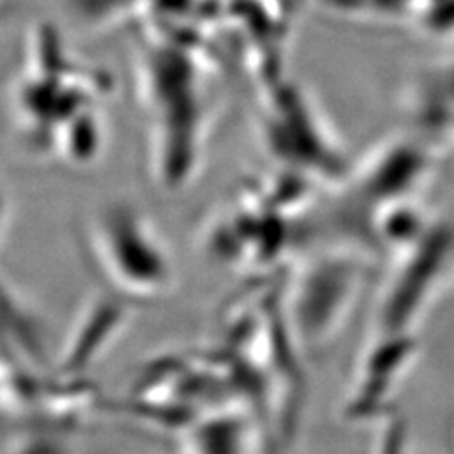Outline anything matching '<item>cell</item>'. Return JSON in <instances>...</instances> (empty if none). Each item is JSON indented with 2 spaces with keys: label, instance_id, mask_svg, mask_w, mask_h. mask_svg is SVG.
Listing matches in <instances>:
<instances>
[{
  "label": "cell",
  "instance_id": "6da1fadb",
  "mask_svg": "<svg viewBox=\"0 0 454 454\" xmlns=\"http://www.w3.org/2000/svg\"><path fill=\"white\" fill-rule=\"evenodd\" d=\"M108 78L80 63L50 27L35 28L18 80L13 116L28 146L68 165L93 163L105 146Z\"/></svg>",
  "mask_w": 454,
  "mask_h": 454
},
{
  "label": "cell",
  "instance_id": "7a4b0ae2",
  "mask_svg": "<svg viewBox=\"0 0 454 454\" xmlns=\"http://www.w3.org/2000/svg\"><path fill=\"white\" fill-rule=\"evenodd\" d=\"M83 245L106 290L125 301L153 303L176 288L173 250L145 210L129 201L95 208L83 223Z\"/></svg>",
  "mask_w": 454,
  "mask_h": 454
},
{
  "label": "cell",
  "instance_id": "3957f363",
  "mask_svg": "<svg viewBox=\"0 0 454 454\" xmlns=\"http://www.w3.org/2000/svg\"><path fill=\"white\" fill-rule=\"evenodd\" d=\"M362 284L364 267L348 248L309 255L294 269L280 294V312L297 352L317 356L343 335Z\"/></svg>",
  "mask_w": 454,
  "mask_h": 454
},
{
  "label": "cell",
  "instance_id": "277c9868",
  "mask_svg": "<svg viewBox=\"0 0 454 454\" xmlns=\"http://www.w3.org/2000/svg\"><path fill=\"white\" fill-rule=\"evenodd\" d=\"M265 108L262 133L278 167H286L290 175L318 186H343L348 176L347 161L330 125L310 98L301 90L288 88L271 97V105Z\"/></svg>",
  "mask_w": 454,
  "mask_h": 454
},
{
  "label": "cell",
  "instance_id": "5b68a950",
  "mask_svg": "<svg viewBox=\"0 0 454 454\" xmlns=\"http://www.w3.org/2000/svg\"><path fill=\"white\" fill-rule=\"evenodd\" d=\"M133 307L112 292L95 295L85 303L59 354V375L83 377L106 356L129 325Z\"/></svg>",
  "mask_w": 454,
  "mask_h": 454
},
{
  "label": "cell",
  "instance_id": "8992f818",
  "mask_svg": "<svg viewBox=\"0 0 454 454\" xmlns=\"http://www.w3.org/2000/svg\"><path fill=\"white\" fill-rule=\"evenodd\" d=\"M245 405L231 403L195 420L184 437L180 454H255V426Z\"/></svg>",
  "mask_w": 454,
  "mask_h": 454
},
{
  "label": "cell",
  "instance_id": "52a82bcc",
  "mask_svg": "<svg viewBox=\"0 0 454 454\" xmlns=\"http://www.w3.org/2000/svg\"><path fill=\"white\" fill-rule=\"evenodd\" d=\"M4 454H76L57 430L20 432L6 443Z\"/></svg>",
  "mask_w": 454,
  "mask_h": 454
}]
</instances>
